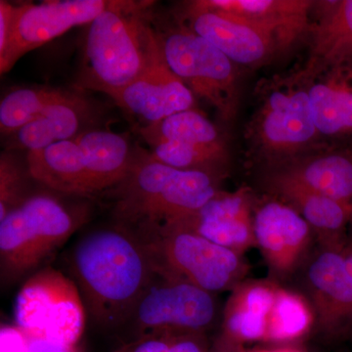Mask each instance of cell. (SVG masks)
<instances>
[{"label":"cell","instance_id":"obj_1","mask_svg":"<svg viewBox=\"0 0 352 352\" xmlns=\"http://www.w3.org/2000/svg\"><path fill=\"white\" fill-rule=\"evenodd\" d=\"M68 261L87 318L106 331L126 327L156 275L144 244L116 223L85 234L72 248Z\"/></svg>","mask_w":352,"mask_h":352},{"label":"cell","instance_id":"obj_2","mask_svg":"<svg viewBox=\"0 0 352 352\" xmlns=\"http://www.w3.org/2000/svg\"><path fill=\"white\" fill-rule=\"evenodd\" d=\"M222 177L182 170L135 149L126 177L110 191L115 223L144 241L160 229L182 221L219 193Z\"/></svg>","mask_w":352,"mask_h":352},{"label":"cell","instance_id":"obj_3","mask_svg":"<svg viewBox=\"0 0 352 352\" xmlns=\"http://www.w3.org/2000/svg\"><path fill=\"white\" fill-rule=\"evenodd\" d=\"M153 1L120 0L89 24L76 87L109 94L142 75L162 53Z\"/></svg>","mask_w":352,"mask_h":352},{"label":"cell","instance_id":"obj_4","mask_svg":"<svg viewBox=\"0 0 352 352\" xmlns=\"http://www.w3.org/2000/svg\"><path fill=\"white\" fill-rule=\"evenodd\" d=\"M87 217L82 208L69 207L55 196H30L0 220L2 282L15 283L43 268Z\"/></svg>","mask_w":352,"mask_h":352},{"label":"cell","instance_id":"obj_5","mask_svg":"<svg viewBox=\"0 0 352 352\" xmlns=\"http://www.w3.org/2000/svg\"><path fill=\"white\" fill-rule=\"evenodd\" d=\"M151 21L171 71L195 98L208 102L226 122L232 120L238 109L235 63L179 21L168 24L153 11Z\"/></svg>","mask_w":352,"mask_h":352},{"label":"cell","instance_id":"obj_6","mask_svg":"<svg viewBox=\"0 0 352 352\" xmlns=\"http://www.w3.org/2000/svg\"><path fill=\"white\" fill-rule=\"evenodd\" d=\"M157 274L187 282L212 294L242 283L249 267L243 254L179 224H170L141 241Z\"/></svg>","mask_w":352,"mask_h":352},{"label":"cell","instance_id":"obj_7","mask_svg":"<svg viewBox=\"0 0 352 352\" xmlns=\"http://www.w3.org/2000/svg\"><path fill=\"white\" fill-rule=\"evenodd\" d=\"M13 309L15 326L32 340L76 347L85 332L87 314L80 289L52 266L25 280Z\"/></svg>","mask_w":352,"mask_h":352},{"label":"cell","instance_id":"obj_8","mask_svg":"<svg viewBox=\"0 0 352 352\" xmlns=\"http://www.w3.org/2000/svg\"><path fill=\"white\" fill-rule=\"evenodd\" d=\"M250 131L256 147L271 161H286L314 142L319 133L303 72L266 87Z\"/></svg>","mask_w":352,"mask_h":352},{"label":"cell","instance_id":"obj_9","mask_svg":"<svg viewBox=\"0 0 352 352\" xmlns=\"http://www.w3.org/2000/svg\"><path fill=\"white\" fill-rule=\"evenodd\" d=\"M217 312L214 294L156 273L127 322L126 342L150 333L205 336L214 326Z\"/></svg>","mask_w":352,"mask_h":352},{"label":"cell","instance_id":"obj_10","mask_svg":"<svg viewBox=\"0 0 352 352\" xmlns=\"http://www.w3.org/2000/svg\"><path fill=\"white\" fill-rule=\"evenodd\" d=\"M138 132L157 161L177 170L223 177L228 160L223 139L217 126L195 109L138 127Z\"/></svg>","mask_w":352,"mask_h":352},{"label":"cell","instance_id":"obj_11","mask_svg":"<svg viewBox=\"0 0 352 352\" xmlns=\"http://www.w3.org/2000/svg\"><path fill=\"white\" fill-rule=\"evenodd\" d=\"M305 288L320 331L330 339H352V242L322 249L307 263Z\"/></svg>","mask_w":352,"mask_h":352},{"label":"cell","instance_id":"obj_12","mask_svg":"<svg viewBox=\"0 0 352 352\" xmlns=\"http://www.w3.org/2000/svg\"><path fill=\"white\" fill-rule=\"evenodd\" d=\"M120 0H64L19 4L15 31L3 56L2 75L10 71L20 58L48 41L62 36L76 25H89Z\"/></svg>","mask_w":352,"mask_h":352},{"label":"cell","instance_id":"obj_13","mask_svg":"<svg viewBox=\"0 0 352 352\" xmlns=\"http://www.w3.org/2000/svg\"><path fill=\"white\" fill-rule=\"evenodd\" d=\"M256 245L275 276L286 278L302 265L314 234L302 215L285 203L270 200L254 214Z\"/></svg>","mask_w":352,"mask_h":352},{"label":"cell","instance_id":"obj_14","mask_svg":"<svg viewBox=\"0 0 352 352\" xmlns=\"http://www.w3.org/2000/svg\"><path fill=\"white\" fill-rule=\"evenodd\" d=\"M212 43L235 64L252 66L268 59L279 46L270 36L232 14L192 1L178 20Z\"/></svg>","mask_w":352,"mask_h":352},{"label":"cell","instance_id":"obj_15","mask_svg":"<svg viewBox=\"0 0 352 352\" xmlns=\"http://www.w3.org/2000/svg\"><path fill=\"white\" fill-rule=\"evenodd\" d=\"M108 96L138 120V127L155 124L173 113L191 110L196 101L191 90L171 71L163 52L142 75Z\"/></svg>","mask_w":352,"mask_h":352},{"label":"cell","instance_id":"obj_16","mask_svg":"<svg viewBox=\"0 0 352 352\" xmlns=\"http://www.w3.org/2000/svg\"><path fill=\"white\" fill-rule=\"evenodd\" d=\"M251 193L220 191L201 210L175 224L187 227L215 244L243 254L256 245ZM175 224V223H173Z\"/></svg>","mask_w":352,"mask_h":352},{"label":"cell","instance_id":"obj_17","mask_svg":"<svg viewBox=\"0 0 352 352\" xmlns=\"http://www.w3.org/2000/svg\"><path fill=\"white\" fill-rule=\"evenodd\" d=\"M315 126L320 135L352 134V65L320 66L310 62L302 71Z\"/></svg>","mask_w":352,"mask_h":352},{"label":"cell","instance_id":"obj_18","mask_svg":"<svg viewBox=\"0 0 352 352\" xmlns=\"http://www.w3.org/2000/svg\"><path fill=\"white\" fill-rule=\"evenodd\" d=\"M267 185L272 193L302 215L322 249L340 250L349 245L351 239L347 229L351 226V206L305 188L277 173L270 176Z\"/></svg>","mask_w":352,"mask_h":352},{"label":"cell","instance_id":"obj_19","mask_svg":"<svg viewBox=\"0 0 352 352\" xmlns=\"http://www.w3.org/2000/svg\"><path fill=\"white\" fill-rule=\"evenodd\" d=\"M206 6L232 14L270 36L280 50L295 43L310 28L309 0H203Z\"/></svg>","mask_w":352,"mask_h":352},{"label":"cell","instance_id":"obj_20","mask_svg":"<svg viewBox=\"0 0 352 352\" xmlns=\"http://www.w3.org/2000/svg\"><path fill=\"white\" fill-rule=\"evenodd\" d=\"M277 289L270 281H245L234 288L224 307L220 340L236 349L245 342H264Z\"/></svg>","mask_w":352,"mask_h":352},{"label":"cell","instance_id":"obj_21","mask_svg":"<svg viewBox=\"0 0 352 352\" xmlns=\"http://www.w3.org/2000/svg\"><path fill=\"white\" fill-rule=\"evenodd\" d=\"M92 113L89 102L73 94L46 108L38 117L10 135L9 147L31 152L61 141L73 140L87 131L85 127L91 122Z\"/></svg>","mask_w":352,"mask_h":352},{"label":"cell","instance_id":"obj_22","mask_svg":"<svg viewBox=\"0 0 352 352\" xmlns=\"http://www.w3.org/2000/svg\"><path fill=\"white\" fill-rule=\"evenodd\" d=\"M27 168L32 179L52 191L69 196H91L87 166L75 139L28 152Z\"/></svg>","mask_w":352,"mask_h":352},{"label":"cell","instance_id":"obj_23","mask_svg":"<svg viewBox=\"0 0 352 352\" xmlns=\"http://www.w3.org/2000/svg\"><path fill=\"white\" fill-rule=\"evenodd\" d=\"M82 150L92 195L110 191L127 175L135 149L122 134L89 129L75 139Z\"/></svg>","mask_w":352,"mask_h":352},{"label":"cell","instance_id":"obj_24","mask_svg":"<svg viewBox=\"0 0 352 352\" xmlns=\"http://www.w3.org/2000/svg\"><path fill=\"white\" fill-rule=\"evenodd\" d=\"M275 173L352 207V152L329 153L292 162Z\"/></svg>","mask_w":352,"mask_h":352},{"label":"cell","instance_id":"obj_25","mask_svg":"<svg viewBox=\"0 0 352 352\" xmlns=\"http://www.w3.org/2000/svg\"><path fill=\"white\" fill-rule=\"evenodd\" d=\"M312 63L333 66L352 60V0L326 2L314 29Z\"/></svg>","mask_w":352,"mask_h":352},{"label":"cell","instance_id":"obj_26","mask_svg":"<svg viewBox=\"0 0 352 352\" xmlns=\"http://www.w3.org/2000/svg\"><path fill=\"white\" fill-rule=\"evenodd\" d=\"M315 321L314 308L305 296L278 286L264 342L289 344L302 339L314 327Z\"/></svg>","mask_w":352,"mask_h":352},{"label":"cell","instance_id":"obj_27","mask_svg":"<svg viewBox=\"0 0 352 352\" xmlns=\"http://www.w3.org/2000/svg\"><path fill=\"white\" fill-rule=\"evenodd\" d=\"M73 92L48 87L19 88L0 103V131L10 136L38 117L50 105L69 98Z\"/></svg>","mask_w":352,"mask_h":352},{"label":"cell","instance_id":"obj_28","mask_svg":"<svg viewBox=\"0 0 352 352\" xmlns=\"http://www.w3.org/2000/svg\"><path fill=\"white\" fill-rule=\"evenodd\" d=\"M111 352H212L204 335L159 333L124 342Z\"/></svg>","mask_w":352,"mask_h":352},{"label":"cell","instance_id":"obj_29","mask_svg":"<svg viewBox=\"0 0 352 352\" xmlns=\"http://www.w3.org/2000/svg\"><path fill=\"white\" fill-rule=\"evenodd\" d=\"M29 170H23L16 160L2 153L0 157V220L20 206L30 196L27 194Z\"/></svg>","mask_w":352,"mask_h":352},{"label":"cell","instance_id":"obj_30","mask_svg":"<svg viewBox=\"0 0 352 352\" xmlns=\"http://www.w3.org/2000/svg\"><path fill=\"white\" fill-rule=\"evenodd\" d=\"M19 4L14 6L4 0L0 1V57L3 56L12 39Z\"/></svg>","mask_w":352,"mask_h":352},{"label":"cell","instance_id":"obj_31","mask_svg":"<svg viewBox=\"0 0 352 352\" xmlns=\"http://www.w3.org/2000/svg\"><path fill=\"white\" fill-rule=\"evenodd\" d=\"M30 340L17 326L4 325L0 332L1 352H29Z\"/></svg>","mask_w":352,"mask_h":352},{"label":"cell","instance_id":"obj_32","mask_svg":"<svg viewBox=\"0 0 352 352\" xmlns=\"http://www.w3.org/2000/svg\"><path fill=\"white\" fill-rule=\"evenodd\" d=\"M29 340V352H82L78 346L65 347L41 340H32L30 338Z\"/></svg>","mask_w":352,"mask_h":352},{"label":"cell","instance_id":"obj_33","mask_svg":"<svg viewBox=\"0 0 352 352\" xmlns=\"http://www.w3.org/2000/svg\"><path fill=\"white\" fill-rule=\"evenodd\" d=\"M236 352H303L300 349H296L295 347L283 346L277 347V349H251V351H245L242 347L236 349Z\"/></svg>","mask_w":352,"mask_h":352},{"label":"cell","instance_id":"obj_34","mask_svg":"<svg viewBox=\"0 0 352 352\" xmlns=\"http://www.w3.org/2000/svg\"><path fill=\"white\" fill-rule=\"evenodd\" d=\"M212 352H236V349L235 347L228 346L226 342H221L219 340L214 349H212Z\"/></svg>","mask_w":352,"mask_h":352},{"label":"cell","instance_id":"obj_35","mask_svg":"<svg viewBox=\"0 0 352 352\" xmlns=\"http://www.w3.org/2000/svg\"><path fill=\"white\" fill-rule=\"evenodd\" d=\"M351 237L349 238V239H351V241L352 242V219H351Z\"/></svg>","mask_w":352,"mask_h":352},{"label":"cell","instance_id":"obj_36","mask_svg":"<svg viewBox=\"0 0 352 352\" xmlns=\"http://www.w3.org/2000/svg\"><path fill=\"white\" fill-rule=\"evenodd\" d=\"M351 219H352V217H351Z\"/></svg>","mask_w":352,"mask_h":352}]
</instances>
